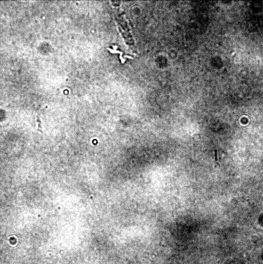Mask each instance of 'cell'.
<instances>
[{"instance_id": "obj_1", "label": "cell", "mask_w": 263, "mask_h": 264, "mask_svg": "<svg viewBox=\"0 0 263 264\" xmlns=\"http://www.w3.org/2000/svg\"><path fill=\"white\" fill-rule=\"evenodd\" d=\"M171 61L166 53H164L156 55L153 62L156 68L161 70H164L169 68Z\"/></svg>"}, {"instance_id": "obj_2", "label": "cell", "mask_w": 263, "mask_h": 264, "mask_svg": "<svg viewBox=\"0 0 263 264\" xmlns=\"http://www.w3.org/2000/svg\"><path fill=\"white\" fill-rule=\"evenodd\" d=\"M215 161H217L218 160V158H217V151L216 150H215Z\"/></svg>"}]
</instances>
